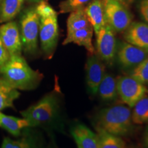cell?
I'll list each match as a JSON object with an SVG mask.
<instances>
[{"label":"cell","instance_id":"1","mask_svg":"<svg viewBox=\"0 0 148 148\" xmlns=\"http://www.w3.org/2000/svg\"><path fill=\"white\" fill-rule=\"evenodd\" d=\"M0 74L12 87L21 90L36 88L42 77V74L33 70L21 55L10 56L0 69Z\"/></svg>","mask_w":148,"mask_h":148},{"label":"cell","instance_id":"2","mask_svg":"<svg viewBox=\"0 0 148 148\" xmlns=\"http://www.w3.org/2000/svg\"><path fill=\"white\" fill-rule=\"evenodd\" d=\"M96 127L117 136H127L132 132V111L123 105L101 109L96 117Z\"/></svg>","mask_w":148,"mask_h":148},{"label":"cell","instance_id":"3","mask_svg":"<svg viewBox=\"0 0 148 148\" xmlns=\"http://www.w3.org/2000/svg\"><path fill=\"white\" fill-rule=\"evenodd\" d=\"M58 96L50 92L35 104L21 112L23 119L28 121L29 127H35L50 121L58 108Z\"/></svg>","mask_w":148,"mask_h":148},{"label":"cell","instance_id":"4","mask_svg":"<svg viewBox=\"0 0 148 148\" xmlns=\"http://www.w3.org/2000/svg\"><path fill=\"white\" fill-rule=\"evenodd\" d=\"M40 17L35 8H29L23 12L20 19L22 47L25 52L33 53L36 51L39 35Z\"/></svg>","mask_w":148,"mask_h":148},{"label":"cell","instance_id":"5","mask_svg":"<svg viewBox=\"0 0 148 148\" xmlns=\"http://www.w3.org/2000/svg\"><path fill=\"white\" fill-rule=\"evenodd\" d=\"M104 13L106 24L114 32H124L132 23V14L119 0H106Z\"/></svg>","mask_w":148,"mask_h":148},{"label":"cell","instance_id":"6","mask_svg":"<svg viewBox=\"0 0 148 148\" xmlns=\"http://www.w3.org/2000/svg\"><path fill=\"white\" fill-rule=\"evenodd\" d=\"M116 86L118 96L130 108H133L148 92L146 86L130 75L118 77Z\"/></svg>","mask_w":148,"mask_h":148},{"label":"cell","instance_id":"7","mask_svg":"<svg viewBox=\"0 0 148 148\" xmlns=\"http://www.w3.org/2000/svg\"><path fill=\"white\" fill-rule=\"evenodd\" d=\"M58 24L57 14L40 17L39 37L42 50L48 58L54 53L58 40Z\"/></svg>","mask_w":148,"mask_h":148},{"label":"cell","instance_id":"8","mask_svg":"<svg viewBox=\"0 0 148 148\" xmlns=\"http://www.w3.org/2000/svg\"><path fill=\"white\" fill-rule=\"evenodd\" d=\"M97 51L99 57L106 63L112 65L114 63L116 54V41L114 32L108 25L96 34Z\"/></svg>","mask_w":148,"mask_h":148},{"label":"cell","instance_id":"9","mask_svg":"<svg viewBox=\"0 0 148 148\" xmlns=\"http://www.w3.org/2000/svg\"><path fill=\"white\" fill-rule=\"evenodd\" d=\"M116 58L122 67L132 70L148 57L147 49L123 42L116 50Z\"/></svg>","mask_w":148,"mask_h":148},{"label":"cell","instance_id":"10","mask_svg":"<svg viewBox=\"0 0 148 148\" xmlns=\"http://www.w3.org/2000/svg\"><path fill=\"white\" fill-rule=\"evenodd\" d=\"M0 38L10 56L21 55L22 42L18 25L14 21H8L0 26Z\"/></svg>","mask_w":148,"mask_h":148},{"label":"cell","instance_id":"11","mask_svg":"<svg viewBox=\"0 0 148 148\" xmlns=\"http://www.w3.org/2000/svg\"><path fill=\"white\" fill-rule=\"evenodd\" d=\"M105 66L97 55H90L86 63V80L90 93L97 94L98 87L105 75Z\"/></svg>","mask_w":148,"mask_h":148},{"label":"cell","instance_id":"12","mask_svg":"<svg viewBox=\"0 0 148 148\" xmlns=\"http://www.w3.org/2000/svg\"><path fill=\"white\" fill-rule=\"evenodd\" d=\"M126 42L136 47L148 50V24L142 22H132L124 31Z\"/></svg>","mask_w":148,"mask_h":148},{"label":"cell","instance_id":"13","mask_svg":"<svg viewBox=\"0 0 148 148\" xmlns=\"http://www.w3.org/2000/svg\"><path fill=\"white\" fill-rule=\"evenodd\" d=\"M77 148H99L98 136L89 127L82 123H77L71 129Z\"/></svg>","mask_w":148,"mask_h":148},{"label":"cell","instance_id":"14","mask_svg":"<svg viewBox=\"0 0 148 148\" xmlns=\"http://www.w3.org/2000/svg\"><path fill=\"white\" fill-rule=\"evenodd\" d=\"M85 12L96 34L106 24L104 3L102 0H92L85 7Z\"/></svg>","mask_w":148,"mask_h":148},{"label":"cell","instance_id":"15","mask_svg":"<svg viewBox=\"0 0 148 148\" xmlns=\"http://www.w3.org/2000/svg\"><path fill=\"white\" fill-rule=\"evenodd\" d=\"M92 34L93 28L91 25H89L66 34V38L62 44L65 45L73 42L77 45L85 47L90 55L95 54V48L92 43Z\"/></svg>","mask_w":148,"mask_h":148},{"label":"cell","instance_id":"16","mask_svg":"<svg viewBox=\"0 0 148 148\" xmlns=\"http://www.w3.org/2000/svg\"><path fill=\"white\" fill-rule=\"evenodd\" d=\"M97 93L103 100L112 101L118 96L116 79L110 73H105L98 87Z\"/></svg>","mask_w":148,"mask_h":148},{"label":"cell","instance_id":"17","mask_svg":"<svg viewBox=\"0 0 148 148\" xmlns=\"http://www.w3.org/2000/svg\"><path fill=\"white\" fill-rule=\"evenodd\" d=\"M0 126L14 136H18L21 130L25 127H29L28 121L25 119H20L14 116L5 115L0 112Z\"/></svg>","mask_w":148,"mask_h":148},{"label":"cell","instance_id":"18","mask_svg":"<svg viewBox=\"0 0 148 148\" xmlns=\"http://www.w3.org/2000/svg\"><path fill=\"white\" fill-rule=\"evenodd\" d=\"M19 92L4 79L0 78V110L12 107L13 102L19 97Z\"/></svg>","mask_w":148,"mask_h":148},{"label":"cell","instance_id":"19","mask_svg":"<svg viewBox=\"0 0 148 148\" xmlns=\"http://www.w3.org/2000/svg\"><path fill=\"white\" fill-rule=\"evenodd\" d=\"M25 0H3L0 4V23L13 19L21 10Z\"/></svg>","mask_w":148,"mask_h":148},{"label":"cell","instance_id":"20","mask_svg":"<svg viewBox=\"0 0 148 148\" xmlns=\"http://www.w3.org/2000/svg\"><path fill=\"white\" fill-rule=\"evenodd\" d=\"M91 25L88 21L85 8H81L72 11L69 16L66 23L67 34L76 31L77 29L84 28Z\"/></svg>","mask_w":148,"mask_h":148},{"label":"cell","instance_id":"21","mask_svg":"<svg viewBox=\"0 0 148 148\" xmlns=\"http://www.w3.org/2000/svg\"><path fill=\"white\" fill-rule=\"evenodd\" d=\"M99 148H127L126 143L120 136L111 134L103 130L96 127Z\"/></svg>","mask_w":148,"mask_h":148},{"label":"cell","instance_id":"22","mask_svg":"<svg viewBox=\"0 0 148 148\" xmlns=\"http://www.w3.org/2000/svg\"><path fill=\"white\" fill-rule=\"evenodd\" d=\"M132 121L137 125L148 123V96H144L133 107Z\"/></svg>","mask_w":148,"mask_h":148},{"label":"cell","instance_id":"23","mask_svg":"<svg viewBox=\"0 0 148 148\" xmlns=\"http://www.w3.org/2000/svg\"><path fill=\"white\" fill-rule=\"evenodd\" d=\"M130 76L134 77L145 86H148V57L131 70Z\"/></svg>","mask_w":148,"mask_h":148},{"label":"cell","instance_id":"24","mask_svg":"<svg viewBox=\"0 0 148 148\" xmlns=\"http://www.w3.org/2000/svg\"><path fill=\"white\" fill-rule=\"evenodd\" d=\"M92 0H64L60 2L59 5L60 13H67L71 12L77 9L85 8V5H87Z\"/></svg>","mask_w":148,"mask_h":148},{"label":"cell","instance_id":"25","mask_svg":"<svg viewBox=\"0 0 148 148\" xmlns=\"http://www.w3.org/2000/svg\"><path fill=\"white\" fill-rule=\"evenodd\" d=\"M35 10L39 17H47L57 14L54 9L46 1H40L38 3V4L35 8Z\"/></svg>","mask_w":148,"mask_h":148},{"label":"cell","instance_id":"26","mask_svg":"<svg viewBox=\"0 0 148 148\" xmlns=\"http://www.w3.org/2000/svg\"><path fill=\"white\" fill-rule=\"evenodd\" d=\"M1 148H31V145L26 139L14 140L9 138H4Z\"/></svg>","mask_w":148,"mask_h":148},{"label":"cell","instance_id":"27","mask_svg":"<svg viewBox=\"0 0 148 148\" xmlns=\"http://www.w3.org/2000/svg\"><path fill=\"white\" fill-rule=\"evenodd\" d=\"M9 58H10V55L5 48L1 38H0V69L6 63Z\"/></svg>","mask_w":148,"mask_h":148},{"label":"cell","instance_id":"28","mask_svg":"<svg viewBox=\"0 0 148 148\" xmlns=\"http://www.w3.org/2000/svg\"><path fill=\"white\" fill-rule=\"evenodd\" d=\"M139 12L142 18L148 24V0H141L139 3Z\"/></svg>","mask_w":148,"mask_h":148},{"label":"cell","instance_id":"29","mask_svg":"<svg viewBox=\"0 0 148 148\" xmlns=\"http://www.w3.org/2000/svg\"><path fill=\"white\" fill-rule=\"evenodd\" d=\"M143 142L145 148H148V125L146 127L145 131H144Z\"/></svg>","mask_w":148,"mask_h":148},{"label":"cell","instance_id":"30","mask_svg":"<svg viewBox=\"0 0 148 148\" xmlns=\"http://www.w3.org/2000/svg\"><path fill=\"white\" fill-rule=\"evenodd\" d=\"M102 1L103 3H105V1H106V0H102ZM119 1H121V2H123V3H127L130 2V1H132V0H119Z\"/></svg>","mask_w":148,"mask_h":148},{"label":"cell","instance_id":"31","mask_svg":"<svg viewBox=\"0 0 148 148\" xmlns=\"http://www.w3.org/2000/svg\"><path fill=\"white\" fill-rule=\"evenodd\" d=\"M27 1H30V2H34V3H39L40 1H46V0H26Z\"/></svg>","mask_w":148,"mask_h":148},{"label":"cell","instance_id":"32","mask_svg":"<svg viewBox=\"0 0 148 148\" xmlns=\"http://www.w3.org/2000/svg\"><path fill=\"white\" fill-rule=\"evenodd\" d=\"M3 1V0H0V4H1V3L2 2V1Z\"/></svg>","mask_w":148,"mask_h":148},{"label":"cell","instance_id":"33","mask_svg":"<svg viewBox=\"0 0 148 148\" xmlns=\"http://www.w3.org/2000/svg\"><path fill=\"white\" fill-rule=\"evenodd\" d=\"M130 148H133V147H130Z\"/></svg>","mask_w":148,"mask_h":148}]
</instances>
